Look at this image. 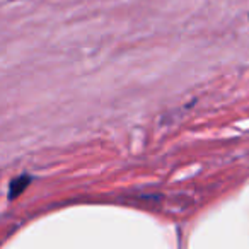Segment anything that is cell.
<instances>
[{"mask_svg": "<svg viewBox=\"0 0 249 249\" xmlns=\"http://www.w3.org/2000/svg\"><path fill=\"white\" fill-rule=\"evenodd\" d=\"M248 19H249V12H248Z\"/></svg>", "mask_w": 249, "mask_h": 249, "instance_id": "obj_3", "label": "cell"}, {"mask_svg": "<svg viewBox=\"0 0 249 249\" xmlns=\"http://www.w3.org/2000/svg\"><path fill=\"white\" fill-rule=\"evenodd\" d=\"M9 2H21V0H9Z\"/></svg>", "mask_w": 249, "mask_h": 249, "instance_id": "obj_2", "label": "cell"}, {"mask_svg": "<svg viewBox=\"0 0 249 249\" xmlns=\"http://www.w3.org/2000/svg\"><path fill=\"white\" fill-rule=\"evenodd\" d=\"M29 181H31V178L26 176V174H22V176H19L18 179H12L11 181V186H9V198H16L19 196V195L22 193V191L26 190V186L29 184Z\"/></svg>", "mask_w": 249, "mask_h": 249, "instance_id": "obj_1", "label": "cell"}]
</instances>
